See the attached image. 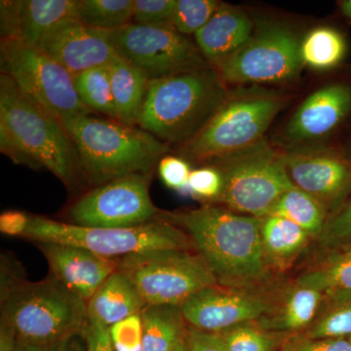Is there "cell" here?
<instances>
[{
    "label": "cell",
    "instance_id": "1",
    "mask_svg": "<svg viewBox=\"0 0 351 351\" xmlns=\"http://www.w3.org/2000/svg\"><path fill=\"white\" fill-rule=\"evenodd\" d=\"M157 218L188 234L219 285H251L267 277L262 219L214 205L174 213L160 212Z\"/></svg>",
    "mask_w": 351,
    "mask_h": 351
},
{
    "label": "cell",
    "instance_id": "2",
    "mask_svg": "<svg viewBox=\"0 0 351 351\" xmlns=\"http://www.w3.org/2000/svg\"><path fill=\"white\" fill-rule=\"evenodd\" d=\"M225 80L213 66L149 80L138 120L165 144H188L228 100Z\"/></svg>",
    "mask_w": 351,
    "mask_h": 351
},
{
    "label": "cell",
    "instance_id": "3",
    "mask_svg": "<svg viewBox=\"0 0 351 351\" xmlns=\"http://www.w3.org/2000/svg\"><path fill=\"white\" fill-rule=\"evenodd\" d=\"M64 125L75 143L83 177L97 186L128 175L152 173L169 151V145L140 127L94 113Z\"/></svg>",
    "mask_w": 351,
    "mask_h": 351
},
{
    "label": "cell",
    "instance_id": "4",
    "mask_svg": "<svg viewBox=\"0 0 351 351\" xmlns=\"http://www.w3.org/2000/svg\"><path fill=\"white\" fill-rule=\"evenodd\" d=\"M0 133L29 157L34 169L45 168L66 186L83 176L75 143L63 122L0 75Z\"/></svg>",
    "mask_w": 351,
    "mask_h": 351
},
{
    "label": "cell",
    "instance_id": "5",
    "mask_svg": "<svg viewBox=\"0 0 351 351\" xmlns=\"http://www.w3.org/2000/svg\"><path fill=\"white\" fill-rule=\"evenodd\" d=\"M87 319V302L55 277L1 290V324L17 341L51 346L82 331Z\"/></svg>",
    "mask_w": 351,
    "mask_h": 351
},
{
    "label": "cell",
    "instance_id": "6",
    "mask_svg": "<svg viewBox=\"0 0 351 351\" xmlns=\"http://www.w3.org/2000/svg\"><path fill=\"white\" fill-rule=\"evenodd\" d=\"M25 237L38 243L50 242L82 247L107 258L152 251L189 250L193 245L184 230L158 218L133 228H101L34 216Z\"/></svg>",
    "mask_w": 351,
    "mask_h": 351
},
{
    "label": "cell",
    "instance_id": "7",
    "mask_svg": "<svg viewBox=\"0 0 351 351\" xmlns=\"http://www.w3.org/2000/svg\"><path fill=\"white\" fill-rule=\"evenodd\" d=\"M214 160L223 178L219 201L232 211L265 218L279 197L295 186L282 156L265 140Z\"/></svg>",
    "mask_w": 351,
    "mask_h": 351
},
{
    "label": "cell",
    "instance_id": "8",
    "mask_svg": "<svg viewBox=\"0 0 351 351\" xmlns=\"http://www.w3.org/2000/svg\"><path fill=\"white\" fill-rule=\"evenodd\" d=\"M147 306H181L203 289L218 285L202 257L189 250H159L117 260Z\"/></svg>",
    "mask_w": 351,
    "mask_h": 351
},
{
    "label": "cell",
    "instance_id": "9",
    "mask_svg": "<svg viewBox=\"0 0 351 351\" xmlns=\"http://www.w3.org/2000/svg\"><path fill=\"white\" fill-rule=\"evenodd\" d=\"M0 71L63 123L94 113L80 101L73 76L36 46L1 39Z\"/></svg>",
    "mask_w": 351,
    "mask_h": 351
},
{
    "label": "cell",
    "instance_id": "10",
    "mask_svg": "<svg viewBox=\"0 0 351 351\" xmlns=\"http://www.w3.org/2000/svg\"><path fill=\"white\" fill-rule=\"evenodd\" d=\"M283 107L277 97H228L207 125L184 145L197 160H214L253 147L261 141Z\"/></svg>",
    "mask_w": 351,
    "mask_h": 351
},
{
    "label": "cell",
    "instance_id": "11",
    "mask_svg": "<svg viewBox=\"0 0 351 351\" xmlns=\"http://www.w3.org/2000/svg\"><path fill=\"white\" fill-rule=\"evenodd\" d=\"M117 56L149 80L212 66L184 34L173 27L130 24L107 32Z\"/></svg>",
    "mask_w": 351,
    "mask_h": 351
},
{
    "label": "cell",
    "instance_id": "12",
    "mask_svg": "<svg viewBox=\"0 0 351 351\" xmlns=\"http://www.w3.org/2000/svg\"><path fill=\"white\" fill-rule=\"evenodd\" d=\"M301 43L288 27L262 25L241 49L214 68L228 82H288L299 75L304 64Z\"/></svg>",
    "mask_w": 351,
    "mask_h": 351
},
{
    "label": "cell",
    "instance_id": "13",
    "mask_svg": "<svg viewBox=\"0 0 351 351\" xmlns=\"http://www.w3.org/2000/svg\"><path fill=\"white\" fill-rule=\"evenodd\" d=\"M151 180L152 173H140L96 186L71 207V223L86 228H124L154 221L160 211L149 195Z\"/></svg>",
    "mask_w": 351,
    "mask_h": 351
},
{
    "label": "cell",
    "instance_id": "14",
    "mask_svg": "<svg viewBox=\"0 0 351 351\" xmlns=\"http://www.w3.org/2000/svg\"><path fill=\"white\" fill-rule=\"evenodd\" d=\"M180 309L191 328L219 334L263 318L270 311V306L262 298L218 284L191 295Z\"/></svg>",
    "mask_w": 351,
    "mask_h": 351
},
{
    "label": "cell",
    "instance_id": "15",
    "mask_svg": "<svg viewBox=\"0 0 351 351\" xmlns=\"http://www.w3.org/2000/svg\"><path fill=\"white\" fill-rule=\"evenodd\" d=\"M36 47L73 77L87 69L108 66L117 57L107 32L87 27L75 18H66L50 27Z\"/></svg>",
    "mask_w": 351,
    "mask_h": 351
},
{
    "label": "cell",
    "instance_id": "16",
    "mask_svg": "<svg viewBox=\"0 0 351 351\" xmlns=\"http://www.w3.org/2000/svg\"><path fill=\"white\" fill-rule=\"evenodd\" d=\"M293 184L323 205L351 186V161L332 152L307 151L281 154Z\"/></svg>",
    "mask_w": 351,
    "mask_h": 351
},
{
    "label": "cell",
    "instance_id": "17",
    "mask_svg": "<svg viewBox=\"0 0 351 351\" xmlns=\"http://www.w3.org/2000/svg\"><path fill=\"white\" fill-rule=\"evenodd\" d=\"M53 277L88 302L101 284L117 270L115 258H107L73 245L38 242Z\"/></svg>",
    "mask_w": 351,
    "mask_h": 351
},
{
    "label": "cell",
    "instance_id": "18",
    "mask_svg": "<svg viewBox=\"0 0 351 351\" xmlns=\"http://www.w3.org/2000/svg\"><path fill=\"white\" fill-rule=\"evenodd\" d=\"M351 110V87L331 84L307 97L286 127L291 142L318 140L331 133Z\"/></svg>",
    "mask_w": 351,
    "mask_h": 351
},
{
    "label": "cell",
    "instance_id": "19",
    "mask_svg": "<svg viewBox=\"0 0 351 351\" xmlns=\"http://www.w3.org/2000/svg\"><path fill=\"white\" fill-rule=\"evenodd\" d=\"M253 32V22L243 11L221 2L209 22L195 36L196 45L214 68L241 49Z\"/></svg>",
    "mask_w": 351,
    "mask_h": 351
},
{
    "label": "cell",
    "instance_id": "20",
    "mask_svg": "<svg viewBox=\"0 0 351 351\" xmlns=\"http://www.w3.org/2000/svg\"><path fill=\"white\" fill-rule=\"evenodd\" d=\"M145 306L147 304L133 281L117 269L88 301V318L112 327L140 314Z\"/></svg>",
    "mask_w": 351,
    "mask_h": 351
},
{
    "label": "cell",
    "instance_id": "21",
    "mask_svg": "<svg viewBox=\"0 0 351 351\" xmlns=\"http://www.w3.org/2000/svg\"><path fill=\"white\" fill-rule=\"evenodd\" d=\"M108 69L117 121L138 126L147 98L149 78L117 56L108 64Z\"/></svg>",
    "mask_w": 351,
    "mask_h": 351
},
{
    "label": "cell",
    "instance_id": "22",
    "mask_svg": "<svg viewBox=\"0 0 351 351\" xmlns=\"http://www.w3.org/2000/svg\"><path fill=\"white\" fill-rule=\"evenodd\" d=\"M143 351H176L186 339L180 306H147L141 313Z\"/></svg>",
    "mask_w": 351,
    "mask_h": 351
},
{
    "label": "cell",
    "instance_id": "23",
    "mask_svg": "<svg viewBox=\"0 0 351 351\" xmlns=\"http://www.w3.org/2000/svg\"><path fill=\"white\" fill-rule=\"evenodd\" d=\"M76 0H22L19 40L38 46L44 32L66 18H75Z\"/></svg>",
    "mask_w": 351,
    "mask_h": 351
},
{
    "label": "cell",
    "instance_id": "24",
    "mask_svg": "<svg viewBox=\"0 0 351 351\" xmlns=\"http://www.w3.org/2000/svg\"><path fill=\"white\" fill-rule=\"evenodd\" d=\"M267 216L289 219L311 237H317L322 233L327 221L324 205L295 186L279 197Z\"/></svg>",
    "mask_w": 351,
    "mask_h": 351
},
{
    "label": "cell",
    "instance_id": "25",
    "mask_svg": "<svg viewBox=\"0 0 351 351\" xmlns=\"http://www.w3.org/2000/svg\"><path fill=\"white\" fill-rule=\"evenodd\" d=\"M332 254L315 269L298 278L299 287L328 293L334 298L351 295V245Z\"/></svg>",
    "mask_w": 351,
    "mask_h": 351
},
{
    "label": "cell",
    "instance_id": "26",
    "mask_svg": "<svg viewBox=\"0 0 351 351\" xmlns=\"http://www.w3.org/2000/svg\"><path fill=\"white\" fill-rule=\"evenodd\" d=\"M322 292L299 287L289 295L287 302L274 317L262 318L261 326L265 330L295 331L308 325L317 313Z\"/></svg>",
    "mask_w": 351,
    "mask_h": 351
},
{
    "label": "cell",
    "instance_id": "27",
    "mask_svg": "<svg viewBox=\"0 0 351 351\" xmlns=\"http://www.w3.org/2000/svg\"><path fill=\"white\" fill-rule=\"evenodd\" d=\"M309 234L301 226L280 217L262 219V239L265 255L287 261L304 248Z\"/></svg>",
    "mask_w": 351,
    "mask_h": 351
},
{
    "label": "cell",
    "instance_id": "28",
    "mask_svg": "<svg viewBox=\"0 0 351 351\" xmlns=\"http://www.w3.org/2000/svg\"><path fill=\"white\" fill-rule=\"evenodd\" d=\"M80 101L94 113L117 120V112L113 98L110 69L108 66L87 69L73 77Z\"/></svg>",
    "mask_w": 351,
    "mask_h": 351
},
{
    "label": "cell",
    "instance_id": "29",
    "mask_svg": "<svg viewBox=\"0 0 351 351\" xmlns=\"http://www.w3.org/2000/svg\"><path fill=\"white\" fill-rule=\"evenodd\" d=\"M134 0H76L75 19L92 29L112 32L130 24Z\"/></svg>",
    "mask_w": 351,
    "mask_h": 351
},
{
    "label": "cell",
    "instance_id": "30",
    "mask_svg": "<svg viewBox=\"0 0 351 351\" xmlns=\"http://www.w3.org/2000/svg\"><path fill=\"white\" fill-rule=\"evenodd\" d=\"M346 52L345 38L332 27H316L301 43L302 63L315 69L335 68L343 61Z\"/></svg>",
    "mask_w": 351,
    "mask_h": 351
},
{
    "label": "cell",
    "instance_id": "31",
    "mask_svg": "<svg viewBox=\"0 0 351 351\" xmlns=\"http://www.w3.org/2000/svg\"><path fill=\"white\" fill-rule=\"evenodd\" d=\"M219 4L217 0H177L173 29L186 36L195 34L209 22Z\"/></svg>",
    "mask_w": 351,
    "mask_h": 351
},
{
    "label": "cell",
    "instance_id": "32",
    "mask_svg": "<svg viewBox=\"0 0 351 351\" xmlns=\"http://www.w3.org/2000/svg\"><path fill=\"white\" fill-rule=\"evenodd\" d=\"M336 307L308 332L309 339H343L351 336V297L336 299Z\"/></svg>",
    "mask_w": 351,
    "mask_h": 351
},
{
    "label": "cell",
    "instance_id": "33",
    "mask_svg": "<svg viewBox=\"0 0 351 351\" xmlns=\"http://www.w3.org/2000/svg\"><path fill=\"white\" fill-rule=\"evenodd\" d=\"M226 351H272L274 343L267 334L246 325L219 332Z\"/></svg>",
    "mask_w": 351,
    "mask_h": 351
},
{
    "label": "cell",
    "instance_id": "34",
    "mask_svg": "<svg viewBox=\"0 0 351 351\" xmlns=\"http://www.w3.org/2000/svg\"><path fill=\"white\" fill-rule=\"evenodd\" d=\"M177 0H134V24L172 27Z\"/></svg>",
    "mask_w": 351,
    "mask_h": 351
},
{
    "label": "cell",
    "instance_id": "35",
    "mask_svg": "<svg viewBox=\"0 0 351 351\" xmlns=\"http://www.w3.org/2000/svg\"><path fill=\"white\" fill-rule=\"evenodd\" d=\"M318 239L326 247L351 245V199L327 219Z\"/></svg>",
    "mask_w": 351,
    "mask_h": 351
},
{
    "label": "cell",
    "instance_id": "36",
    "mask_svg": "<svg viewBox=\"0 0 351 351\" xmlns=\"http://www.w3.org/2000/svg\"><path fill=\"white\" fill-rule=\"evenodd\" d=\"M223 188V178L217 167H203L191 171L188 189L203 199H218Z\"/></svg>",
    "mask_w": 351,
    "mask_h": 351
},
{
    "label": "cell",
    "instance_id": "37",
    "mask_svg": "<svg viewBox=\"0 0 351 351\" xmlns=\"http://www.w3.org/2000/svg\"><path fill=\"white\" fill-rule=\"evenodd\" d=\"M117 351H143V324L141 313L110 327Z\"/></svg>",
    "mask_w": 351,
    "mask_h": 351
},
{
    "label": "cell",
    "instance_id": "38",
    "mask_svg": "<svg viewBox=\"0 0 351 351\" xmlns=\"http://www.w3.org/2000/svg\"><path fill=\"white\" fill-rule=\"evenodd\" d=\"M189 163L180 157L165 156L158 163V173L161 181L168 188L182 191L188 189L191 173Z\"/></svg>",
    "mask_w": 351,
    "mask_h": 351
},
{
    "label": "cell",
    "instance_id": "39",
    "mask_svg": "<svg viewBox=\"0 0 351 351\" xmlns=\"http://www.w3.org/2000/svg\"><path fill=\"white\" fill-rule=\"evenodd\" d=\"M22 0L0 1V34L1 39H19Z\"/></svg>",
    "mask_w": 351,
    "mask_h": 351
},
{
    "label": "cell",
    "instance_id": "40",
    "mask_svg": "<svg viewBox=\"0 0 351 351\" xmlns=\"http://www.w3.org/2000/svg\"><path fill=\"white\" fill-rule=\"evenodd\" d=\"M87 351H117L110 336V327L99 321L89 319L83 328Z\"/></svg>",
    "mask_w": 351,
    "mask_h": 351
},
{
    "label": "cell",
    "instance_id": "41",
    "mask_svg": "<svg viewBox=\"0 0 351 351\" xmlns=\"http://www.w3.org/2000/svg\"><path fill=\"white\" fill-rule=\"evenodd\" d=\"M282 351H351L350 341L345 339H299L287 343Z\"/></svg>",
    "mask_w": 351,
    "mask_h": 351
},
{
    "label": "cell",
    "instance_id": "42",
    "mask_svg": "<svg viewBox=\"0 0 351 351\" xmlns=\"http://www.w3.org/2000/svg\"><path fill=\"white\" fill-rule=\"evenodd\" d=\"M186 343L189 351H226L219 334L186 329Z\"/></svg>",
    "mask_w": 351,
    "mask_h": 351
},
{
    "label": "cell",
    "instance_id": "43",
    "mask_svg": "<svg viewBox=\"0 0 351 351\" xmlns=\"http://www.w3.org/2000/svg\"><path fill=\"white\" fill-rule=\"evenodd\" d=\"M32 217L20 211H6L0 216V232L9 237H25Z\"/></svg>",
    "mask_w": 351,
    "mask_h": 351
},
{
    "label": "cell",
    "instance_id": "44",
    "mask_svg": "<svg viewBox=\"0 0 351 351\" xmlns=\"http://www.w3.org/2000/svg\"><path fill=\"white\" fill-rule=\"evenodd\" d=\"M51 351H87L83 329L51 346Z\"/></svg>",
    "mask_w": 351,
    "mask_h": 351
},
{
    "label": "cell",
    "instance_id": "45",
    "mask_svg": "<svg viewBox=\"0 0 351 351\" xmlns=\"http://www.w3.org/2000/svg\"><path fill=\"white\" fill-rule=\"evenodd\" d=\"M13 351H51V346L17 341Z\"/></svg>",
    "mask_w": 351,
    "mask_h": 351
},
{
    "label": "cell",
    "instance_id": "46",
    "mask_svg": "<svg viewBox=\"0 0 351 351\" xmlns=\"http://www.w3.org/2000/svg\"><path fill=\"white\" fill-rule=\"evenodd\" d=\"M341 12L351 21V0H345L341 3Z\"/></svg>",
    "mask_w": 351,
    "mask_h": 351
},
{
    "label": "cell",
    "instance_id": "47",
    "mask_svg": "<svg viewBox=\"0 0 351 351\" xmlns=\"http://www.w3.org/2000/svg\"><path fill=\"white\" fill-rule=\"evenodd\" d=\"M176 351H189L188 346H186V339H184L182 343H180V346H178L177 350Z\"/></svg>",
    "mask_w": 351,
    "mask_h": 351
},
{
    "label": "cell",
    "instance_id": "48",
    "mask_svg": "<svg viewBox=\"0 0 351 351\" xmlns=\"http://www.w3.org/2000/svg\"><path fill=\"white\" fill-rule=\"evenodd\" d=\"M348 341H350V345H351V336H350V339H348Z\"/></svg>",
    "mask_w": 351,
    "mask_h": 351
}]
</instances>
